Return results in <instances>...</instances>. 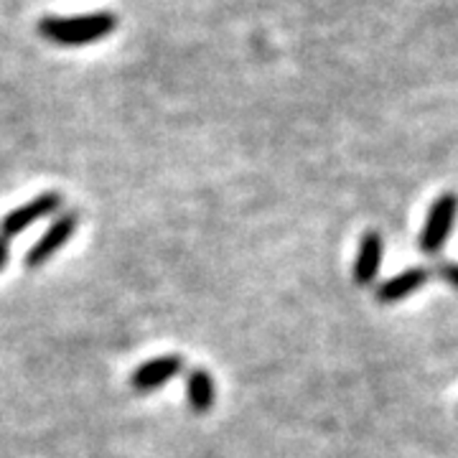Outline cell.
<instances>
[{
    "label": "cell",
    "instance_id": "6da1fadb",
    "mask_svg": "<svg viewBox=\"0 0 458 458\" xmlns=\"http://www.w3.org/2000/svg\"><path fill=\"white\" fill-rule=\"evenodd\" d=\"M36 29L41 38L56 47H89L113 36L117 16L113 11H95L82 16H44Z\"/></svg>",
    "mask_w": 458,
    "mask_h": 458
},
{
    "label": "cell",
    "instance_id": "7a4b0ae2",
    "mask_svg": "<svg viewBox=\"0 0 458 458\" xmlns=\"http://www.w3.org/2000/svg\"><path fill=\"white\" fill-rule=\"evenodd\" d=\"M64 207V199L59 191H44L38 197H33L31 201H26L23 207H16L13 212H8L0 219V237L3 240H11L18 237L21 232L36 225L38 219H47L51 214H56Z\"/></svg>",
    "mask_w": 458,
    "mask_h": 458
},
{
    "label": "cell",
    "instance_id": "3957f363",
    "mask_svg": "<svg viewBox=\"0 0 458 458\" xmlns=\"http://www.w3.org/2000/svg\"><path fill=\"white\" fill-rule=\"evenodd\" d=\"M77 225H80V212H77V209H69V212L59 214V216L49 225V229L36 240V245L29 250V255H26V267H41L44 262H49L51 258L72 240Z\"/></svg>",
    "mask_w": 458,
    "mask_h": 458
},
{
    "label": "cell",
    "instance_id": "277c9868",
    "mask_svg": "<svg viewBox=\"0 0 458 458\" xmlns=\"http://www.w3.org/2000/svg\"><path fill=\"white\" fill-rule=\"evenodd\" d=\"M458 214V197L456 194H441V197L433 201L430 212H428L426 227H423V234H420V247L426 252H438L443 247V242L448 240L451 229H454V222H456Z\"/></svg>",
    "mask_w": 458,
    "mask_h": 458
},
{
    "label": "cell",
    "instance_id": "5b68a950",
    "mask_svg": "<svg viewBox=\"0 0 458 458\" xmlns=\"http://www.w3.org/2000/svg\"><path fill=\"white\" fill-rule=\"evenodd\" d=\"M183 357L179 354H164L156 360L140 364L131 377V385L135 393H153L158 387H164L165 382H171L174 377H179L183 372Z\"/></svg>",
    "mask_w": 458,
    "mask_h": 458
},
{
    "label": "cell",
    "instance_id": "8992f818",
    "mask_svg": "<svg viewBox=\"0 0 458 458\" xmlns=\"http://www.w3.org/2000/svg\"><path fill=\"white\" fill-rule=\"evenodd\" d=\"M379 262H382V240L377 232H367L361 237L357 262H354V280L360 285H369L379 270Z\"/></svg>",
    "mask_w": 458,
    "mask_h": 458
},
{
    "label": "cell",
    "instance_id": "52a82bcc",
    "mask_svg": "<svg viewBox=\"0 0 458 458\" xmlns=\"http://www.w3.org/2000/svg\"><path fill=\"white\" fill-rule=\"evenodd\" d=\"M426 280L428 273L423 267H410V270H403L400 276H394V278H390L387 283H382L379 291H377V298H379L382 303L403 301V298H408L410 293H415Z\"/></svg>",
    "mask_w": 458,
    "mask_h": 458
},
{
    "label": "cell",
    "instance_id": "ba28073f",
    "mask_svg": "<svg viewBox=\"0 0 458 458\" xmlns=\"http://www.w3.org/2000/svg\"><path fill=\"white\" fill-rule=\"evenodd\" d=\"M186 397L194 412H207L214 405V379L207 369H191L186 377Z\"/></svg>",
    "mask_w": 458,
    "mask_h": 458
},
{
    "label": "cell",
    "instance_id": "9c48e42d",
    "mask_svg": "<svg viewBox=\"0 0 458 458\" xmlns=\"http://www.w3.org/2000/svg\"><path fill=\"white\" fill-rule=\"evenodd\" d=\"M441 276H443V280H448V283H451V285H454V288L458 291V265L456 262H451V265H443Z\"/></svg>",
    "mask_w": 458,
    "mask_h": 458
},
{
    "label": "cell",
    "instance_id": "30bf717a",
    "mask_svg": "<svg viewBox=\"0 0 458 458\" xmlns=\"http://www.w3.org/2000/svg\"><path fill=\"white\" fill-rule=\"evenodd\" d=\"M8 258H11V247H8V240L0 237V270L8 265Z\"/></svg>",
    "mask_w": 458,
    "mask_h": 458
}]
</instances>
